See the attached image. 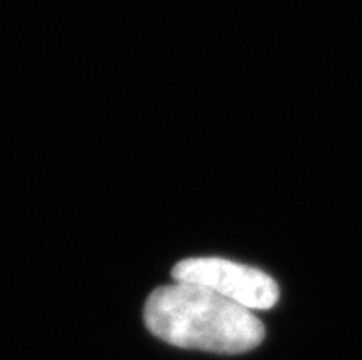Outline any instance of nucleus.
<instances>
[{
    "label": "nucleus",
    "mask_w": 362,
    "mask_h": 360,
    "mask_svg": "<svg viewBox=\"0 0 362 360\" xmlns=\"http://www.w3.org/2000/svg\"><path fill=\"white\" fill-rule=\"evenodd\" d=\"M144 318L156 338L184 349L239 355L265 338L262 320L252 310L195 283L175 281L156 289Z\"/></svg>",
    "instance_id": "obj_1"
},
{
    "label": "nucleus",
    "mask_w": 362,
    "mask_h": 360,
    "mask_svg": "<svg viewBox=\"0 0 362 360\" xmlns=\"http://www.w3.org/2000/svg\"><path fill=\"white\" fill-rule=\"evenodd\" d=\"M171 276L175 281L210 289L250 310L272 309L280 298V289L269 274L221 257L184 260L175 265Z\"/></svg>",
    "instance_id": "obj_2"
}]
</instances>
